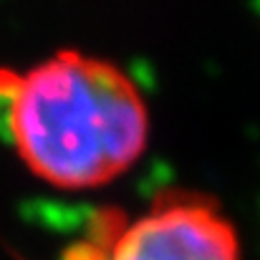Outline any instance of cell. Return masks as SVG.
I'll list each match as a JSON object with an SVG mask.
<instances>
[{
    "instance_id": "obj_1",
    "label": "cell",
    "mask_w": 260,
    "mask_h": 260,
    "mask_svg": "<svg viewBox=\"0 0 260 260\" xmlns=\"http://www.w3.org/2000/svg\"><path fill=\"white\" fill-rule=\"evenodd\" d=\"M0 134L38 179L93 189L129 172L149 147V106L116 63L63 48L0 69Z\"/></svg>"
},
{
    "instance_id": "obj_2",
    "label": "cell",
    "mask_w": 260,
    "mask_h": 260,
    "mask_svg": "<svg viewBox=\"0 0 260 260\" xmlns=\"http://www.w3.org/2000/svg\"><path fill=\"white\" fill-rule=\"evenodd\" d=\"M104 260H243L233 222L207 200L167 197L134 217Z\"/></svg>"
}]
</instances>
